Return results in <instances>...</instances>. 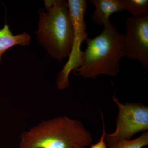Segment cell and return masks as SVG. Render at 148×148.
<instances>
[{
  "instance_id": "1",
  "label": "cell",
  "mask_w": 148,
  "mask_h": 148,
  "mask_svg": "<svg viewBox=\"0 0 148 148\" xmlns=\"http://www.w3.org/2000/svg\"><path fill=\"white\" fill-rule=\"evenodd\" d=\"M98 36L86 40L82 51V65L73 71L74 75L95 79L102 75H118L122 59L125 56L124 34L111 22L104 26Z\"/></svg>"
},
{
  "instance_id": "2",
  "label": "cell",
  "mask_w": 148,
  "mask_h": 148,
  "mask_svg": "<svg viewBox=\"0 0 148 148\" xmlns=\"http://www.w3.org/2000/svg\"><path fill=\"white\" fill-rule=\"evenodd\" d=\"M92 141L81 122L64 116L41 122L21 133L18 148H85Z\"/></svg>"
},
{
  "instance_id": "3",
  "label": "cell",
  "mask_w": 148,
  "mask_h": 148,
  "mask_svg": "<svg viewBox=\"0 0 148 148\" xmlns=\"http://www.w3.org/2000/svg\"><path fill=\"white\" fill-rule=\"evenodd\" d=\"M47 12H39L37 39L53 59L61 62L69 57L73 41V29L68 2L64 0L44 1Z\"/></svg>"
},
{
  "instance_id": "4",
  "label": "cell",
  "mask_w": 148,
  "mask_h": 148,
  "mask_svg": "<svg viewBox=\"0 0 148 148\" xmlns=\"http://www.w3.org/2000/svg\"><path fill=\"white\" fill-rule=\"evenodd\" d=\"M67 2L73 29V41L69 61L56 76V86L61 90L69 86L71 72L82 65V51L81 50V46L83 42L88 38V36L86 31V24L84 19L87 2L86 0H69Z\"/></svg>"
},
{
  "instance_id": "5",
  "label": "cell",
  "mask_w": 148,
  "mask_h": 148,
  "mask_svg": "<svg viewBox=\"0 0 148 148\" xmlns=\"http://www.w3.org/2000/svg\"><path fill=\"white\" fill-rule=\"evenodd\" d=\"M113 101L118 108L116 129L113 133L106 132L107 147L121 140H129L135 134L148 130V107L140 103H120L115 95Z\"/></svg>"
},
{
  "instance_id": "6",
  "label": "cell",
  "mask_w": 148,
  "mask_h": 148,
  "mask_svg": "<svg viewBox=\"0 0 148 148\" xmlns=\"http://www.w3.org/2000/svg\"><path fill=\"white\" fill-rule=\"evenodd\" d=\"M124 34L125 56L148 67V14L142 17L131 16L125 21Z\"/></svg>"
},
{
  "instance_id": "7",
  "label": "cell",
  "mask_w": 148,
  "mask_h": 148,
  "mask_svg": "<svg viewBox=\"0 0 148 148\" xmlns=\"http://www.w3.org/2000/svg\"><path fill=\"white\" fill-rule=\"evenodd\" d=\"M88 1L95 8L92 20L99 26L104 27L110 22L109 18L112 14L125 10L122 0H89Z\"/></svg>"
},
{
  "instance_id": "8",
  "label": "cell",
  "mask_w": 148,
  "mask_h": 148,
  "mask_svg": "<svg viewBox=\"0 0 148 148\" xmlns=\"http://www.w3.org/2000/svg\"><path fill=\"white\" fill-rule=\"evenodd\" d=\"M31 38L27 33L13 35L8 25L5 24L2 29H0V63L2 56L9 49L16 45H29Z\"/></svg>"
},
{
  "instance_id": "9",
  "label": "cell",
  "mask_w": 148,
  "mask_h": 148,
  "mask_svg": "<svg viewBox=\"0 0 148 148\" xmlns=\"http://www.w3.org/2000/svg\"><path fill=\"white\" fill-rule=\"evenodd\" d=\"M125 10L132 16L142 17L148 14V0H122Z\"/></svg>"
},
{
  "instance_id": "10",
  "label": "cell",
  "mask_w": 148,
  "mask_h": 148,
  "mask_svg": "<svg viewBox=\"0 0 148 148\" xmlns=\"http://www.w3.org/2000/svg\"><path fill=\"white\" fill-rule=\"evenodd\" d=\"M148 145V132H145L134 140H120L108 148H143Z\"/></svg>"
},
{
  "instance_id": "11",
  "label": "cell",
  "mask_w": 148,
  "mask_h": 148,
  "mask_svg": "<svg viewBox=\"0 0 148 148\" xmlns=\"http://www.w3.org/2000/svg\"><path fill=\"white\" fill-rule=\"evenodd\" d=\"M103 119V130L102 136L101 139L98 143L94 145H92L90 148H107V145L105 140V134H106V130H105V123H104V120Z\"/></svg>"
}]
</instances>
